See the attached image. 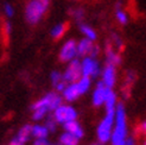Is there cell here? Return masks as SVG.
Segmentation results:
<instances>
[{"instance_id": "cell-1", "label": "cell", "mask_w": 146, "mask_h": 145, "mask_svg": "<svg viewBox=\"0 0 146 145\" xmlns=\"http://www.w3.org/2000/svg\"><path fill=\"white\" fill-rule=\"evenodd\" d=\"M126 113L125 107L120 102L116 106L115 127L112 133V145H126Z\"/></svg>"}, {"instance_id": "cell-2", "label": "cell", "mask_w": 146, "mask_h": 145, "mask_svg": "<svg viewBox=\"0 0 146 145\" xmlns=\"http://www.w3.org/2000/svg\"><path fill=\"white\" fill-rule=\"evenodd\" d=\"M106 117L100 122L98 127V138L101 143H107L112 138V127L114 122V117H115V111H106Z\"/></svg>"}, {"instance_id": "cell-3", "label": "cell", "mask_w": 146, "mask_h": 145, "mask_svg": "<svg viewBox=\"0 0 146 145\" xmlns=\"http://www.w3.org/2000/svg\"><path fill=\"white\" fill-rule=\"evenodd\" d=\"M46 10V5L39 0H33L26 6V19L29 23L36 24L42 18Z\"/></svg>"}, {"instance_id": "cell-4", "label": "cell", "mask_w": 146, "mask_h": 145, "mask_svg": "<svg viewBox=\"0 0 146 145\" xmlns=\"http://www.w3.org/2000/svg\"><path fill=\"white\" fill-rule=\"evenodd\" d=\"M76 117H77V113L74 108L71 106H64V105L57 107L54 114V118L56 119V121L61 122V124H65V122L71 120H76Z\"/></svg>"}, {"instance_id": "cell-5", "label": "cell", "mask_w": 146, "mask_h": 145, "mask_svg": "<svg viewBox=\"0 0 146 145\" xmlns=\"http://www.w3.org/2000/svg\"><path fill=\"white\" fill-rule=\"evenodd\" d=\"M82 74V66L77 60H72L71 63L69 64V68L67 69V71L64 72L63 78L67 82H71L74 83L76 81H78L81 78Z\"/></svg>"}, {"instance_id": "cell-6", "label": "cell", "mask_w": 146, "mask_h": 145, "mask_svg": "<svg viewBox=\"0 0 146 145\" xmlns=\"http://www.w3.org/2000/svg\"><path fill=\"white\" fill-rule=\"evenodd\" d=\"M82 66V74L84 76H92L98 77L100 74V67L99 63L90 56H87L81 63Z\"/></svg>"}, {"instance_id": "cell-7", "label": "cell", "mask_w": 146, "mask_h": 145, "mask_svg": "<svg viewBox=\"0 0 146 145\" xmlns=\"http://www.w3.org/2000/svg\"><path fill=\"white\" fill-rule=\"evenodd\" d=\"M76 55H77V44L75 41L70 39L63 45L60 53V59L63 62H68V61L74 60Z\"/></svg>"}, {"instance_id": "cell-8", "label": "cell", "mask_w": 146, "mask_h": 145, "mask_svg": "<svg viewBox=\"0 0 146 145\" xmlns=\"http://www.w3.org/2000/svg\"><path fill=\"white\" fill-rule=\"evenodd\" d=\"M112 88H109V87H107L104 81H101L98 83L96 86V89L94 90V94H93V104L94 106H101L102 104L106 102V99H107V95L109 90H111Z\"/></svg>"}, {"instance_id": "cell-9", "label": "cell", "mask_w": 146, "mask_h": 145, "mask_svg": "<svg viewBox=\"0 0 146 145\" xmlns=\"http://www.w3.org/2000/svg\"><path fill=\"white\" fill-rule=\"evenodd\" d=\"M115 76H116L115 66L107 63L106 68L104 69V71H102V81H104V83L107 87H109V88H112L115 83Z\"/></svg>"}, {"instance_id": "cell-10", "label": "cell", "mask_w": 146, "mask_h": 145, "mask_svg": "<svg viewBox=\"0 0 146 145\" xmlns=\"http://www.w3.org/2000/svg\"><path fill=\"white\" fill-rule=\"evenodd\" d=\"M80 95H81V93H80L77 83H75V82L69 84L68 87H65V89L63 90V96L67 101H74Z\"/></svg>"}, {"instance_id": "cell-11", "label": "cell", "mask_w": 146, "mask_h": 145, "mask_svg": "<svg viewBox=\"0 0 146 145\" xmlns=\"http://www.w3.org/2000/svg\"><path fill=\"white\" fill-rule=\"evenodd\" d=\"M64 128H65V131H67V132L74 134L76 138H78V139L83 136V130L76 122V120H71V121L65 122V124H64Z\"/></svg>"}, {"instance_id": "cell-12", "label": "cell", "mask_w": 146, "mask_h": 145, "mask_svg": "<svg viewBox=\"0 0 146 145\" xmlns=\"http://www.w3.org/2000/svg\"><path fill=\"white\" fill-rule=\"evenodd\" d=\"M93 41L90 39H82L81 42L77 44V55L80 56H87V55H90L92 53V50L94 48L93 45Z\"/></svg>"}, {"instance_id": "cell-13", "label": "cell", "mask_w": 146, "mask_h": 145, "mask_svg": "<svg viewBox=\"0 0 146 145\" xmlns=\"http://www.w3.org/2000/svg\"><path fill=\"white\" fill-rule=\"evenodd\" d=\"M106 57H107V63L108 64H113V66H118L121 62V59L119 54H116L114 50L112 49L111 45H107L106 49Z\"/></svg>"}, {"instance_id": "cell-14", "label": "cell", "mask_w": 146, "mask_h": 145, "mask_svg": "<svg viewBox=\"0 0 146 145\" xmlns=\"http://www.w3.org/2000/svg\"><path fill=\"white\" fill-rule=\"evenodd\" d=\"M30 134H32V126L31 125H25V126H23L19 130V133H18V136L16 137V138L24 145L27 142Z\"/></svg>"}, {"instance_id": "cell-15", "label": "cell", "mask_w": 146, "mask_h": 145, "mask_svg": "<svg viewBox=\"0 0 146 145\" xmlns=\"http://www.w3.org/2000/svg\"><path fill=\"white\" fill-rule=\"evenodd\" d=\"M77 142H78V138H76L74 134H71L67 131L60 137L61 145H77Z\"/></svg>"}, {"instance_id": "cell-16", "label": "cell", "mask_w": 146, "mask_h": 145, "mask_svg": "<svg viewBox=\"0 0 146 145\" xmlns=\"http://www.w3.org/2000/svg\"><path fill=\"white\" fill-rule=\"evenodd\" d=\"M49 133V130L46 126H42V125H35L32 127V134L36 138H46V136Z\"/></svg>"}, {"instance_id": "cell-17", "label": "cell", "mask_w": 146, "mask_h": 145, "mask_svg": "<svg viewBox=\"0 0 146 145\" xmlns=\"http://www.w3.org/2000/svg\"><path fill=\"white\" fill-rule=\"evenodd\" d=\"M106 111H115V106H116V96L113 93V90L111 89L107 95L106 99Z\"/></svg>"}, {"instance_id": "cell-18", "label": "cell", "mask_w": 146, "mask_h": 145, "mask_svg": "<svg viewBox=\"0 0 146 145\" xmlns=\"http://www.w3.org/2000/svg\"><path fill=\"white\" fill-rule=\"evenodd\" d=\"M77 86H78L80 93H81V94L86 93L87 90L89 89V87H90V77L83 75V76L77 81Z\"/></svg>"}, {"instance_id": "cell-19", "label": "cell", "mask_w": 146, "mask_h": 145, "mask_svg": "<svg viewBox=\"0 0 146 145\" xmlns=\"http://www.w3.org/2000/svg\"><path fill=\"white\" fill-rule=\"evenodd\" d=\"M67 24H58L56 25L54 29H52V31H51V35H52V37L55 39H58V38H61L62 36L65 33V31H67Z\"/></svg>"}, {"instance_id": "cell-20", "label": "cell", "mask_w": 146, "mask_h": 145, "mask_svg": "<svg viewBox=\"0 0 146 145\" xmlns=\"http://www.w3.org/2000/svg\"><path fill=\"white\" fill-rule=\"evenodd\" d=\"M80 29H81L82 33H83L88 39H90V41H95V39H96V33H95V31H94L90 26L82 24L81 26H80Z\"/></svg>"}, {"instance_id": "cell-21", "label": "cell", "mask_w": 146, "mask_h": 145, "mask_svg": "<svg viewBox=\"0 0 146 145\" xmlns=\"http://www.w3.org/2000/svg\"><path fill=\"white\" fill-rule=\"evenodd\" d=\"M49 111V107H39V108H36L33 110V115L32 118L35 120H39L42 118H44V115L46 114V112Z\"/></svg>"}, {"instance_id": "cell-22", "label": "cell", "mask_w": 146, "mask_h": 145, "mask_svg": "<svg viewBox=\"0 0 146 145\" xmlns=\"http://www.w3.org/2000/svg\"><path fill=\"white\" fill-rule=\"evenodd\" d=\"M116 19L119 20V23L120 24H126L127 23V16H126V13L121 11L120 9H118V11H116Z\"/></svg>"}, {"instance_id": "cell-23", "label": "cell", "mask_w": 146, "mask_h": 145, "mask_svg": "<svg viewBox=\"0 0 146 145\" xmlns=\"http://www.w3.org/2000/svg\"><path fill=\"white\" fill-rule=\"evenodd\" d=\"M56 119L52 118V117H49L48 120H46V128L49 131H55L56 130Z\"/></svg>"}, {"instance_id": "cell-24", "label": "cell", "mask_w": 146, "mask_h": 145, "mask_svg": "<svg viewBox=\"0 0 146 145\" xmlns=\"http://www.w3.org/2000/svg\"><path fill=\"white\" fill-rule=\"evenodd\" d=\"M62 80H63V77L61 76L60 72L54 71L52 74H51V81H52V83H54V86H55V87L57 86V83H58V82H61Z\"/></svg>"}, {"instance_id": "cell-25", "label": "cell", "mask_w": 146, "mask_h": 145, "mask_svg": "<svg viewBox=\"0 0 146 145\" xmlns=\"http://www.w3.org/2000/svg\"><path fill=\"white\" fill-rule=\"evenodd\" d=\"M65 87H67V81H65V80L63 78L61 82H58L57 83V86H56V88H57V90H64L65 89Z\"/></svg>"}, {"instance_id": "cell-26", "label": "cell", "mask_w": 146, "mask_h": 145, "mask_svg": "<svg viewBox=\"0 0 146 145\" xmlns=\"http://www.w3.org/2000/svg\"><path fill=\"white\" fill-rule=\"evenodd\" d=\"M33 145H50L49 142L46 140V138H37L35 140Z\"/></svg>"}, {"instance_id": "cell-27", "label": "cell", "mask_w": 146, "mask_h": 145, "mask_svg": "<svg viewBox=\"0 0 146 145\" xmlns=\"http://www.w3.org/2000/svg\"><path fill=\"white\" fill-rule=\"evenodd\" d=\"M5 11H6V14L9 17H12L13 16V7L11 5H9V4L5 5Z\"/></svg>"}, {"instance_id": "cell-28", "label": "cell", "mask_w": 146, "mask_h": 145, "mask_svg": "<svg viewBox=\"0 0 146 145\" xmlns=\"http://www.w3.org/2000/svg\"><path fill=\"white\" fill-rule=\"evenodd\" d=\"M113 38H114V42H115L116 47H118L119 49H121L122 48V42H121L120 37H119V36H116V35H113Z\"/></svg>"}, {"instance_id": "cell-29", "label": "cell", "mask_w": 146, "mask_h": 145, "mask_svg": "<svg viewBox=\"0 0 146 145\" xmlns=\"http://www.w3.org/2000/svg\"><path fill=\"white\" fill-rule=\"evenodd\" d=\"M99 51H100V49H99V47H95L94 45V48H93V50H92V53H90V57H93V59H95V57L99 55Z\"/></svg>"}, {"instance_id": "cell-30", "label": "cell", "mask_w": 146, "mask_h": 145, "mask_svg": "<svg viewBox=\"0 0 146 145\" xmlns=\"http://www.w3.org/2000/svg\"><path fill=\"white\" fill-rule=\"evenodd\" d=\"M74 17L76 18V19H82V17H83V11L82 10H75V12H74Z\"/></svg>"}, {"instance_id": "cell-31", "label": "cell", "mask_w": 146, "mask_h": 145, "mask_svg": "<svg viewBox=\"0 0 146 145\" xmlns=\"http://www.w3.org/2000/svg\"><path fill=\"white\" fill-rule=\"evenodd\" d=\"M126 145H135L134 144V139L132 138V137H129V138L126 140Z\"/></svg>"}, {"instance_id": "cell-32", "label": "cell", "mask_w": 146, "mask_h": 145, "mask_svg": "<svg viewBox=\"0 0 146 145\" xmlns=\"http://www.w3.org/2000/svg\"><path fill=\"white\" fill-rule=\"evenodd\" d=\"M141 131H143V133L146 136V120L141 124Z\"/></svg>"}, {"instance_id": "cell-33", "label": "cell", "mask_w": 146, "mask_h": 145, "mask_svg": "<svg viewBox=\"0 0 146 145\" xmlns=\"http://www.w3.org/2000/svg\"><path fill=\"white\" fill-rule=\"evenodd\" d=\"M39 1H42L43 4H45L46 6H48V4H49V0H39Z\"/></svg>"}, {"instance_id": "cell-34", "label": "cell", "mask_w": 146, "mask_h": 145, "mask_svg": "<svg viewBox=\"0 0 146 145\" xmlns=\"http://www.w3.org/2000/svg\"><path fill=\"white\" fill-rule=\"evenodd\" d=\"M144 145H146V142H145V143H144Z\"/></svg>"}]
</instances>
